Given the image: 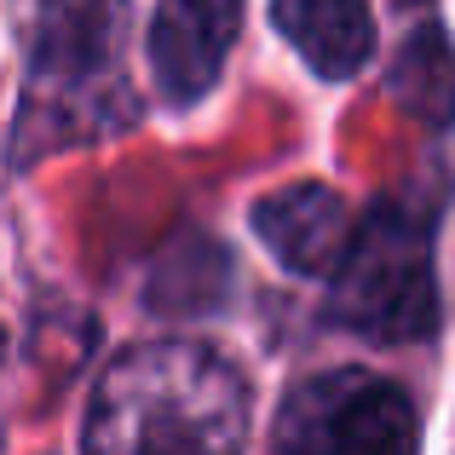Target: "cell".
I'll return each mask as SVG.
<instances>
[{
    "instance_id": "5b68a950",
    "label": "cell",
    "mask_w": 455,
    "mask_h": 455,
    "mask_svg": "<svg viewBox=\"0 0 455 455\" xmlns=\"http://www.w3.org/2000/svg\"><path fill=\"white\" fill-rule=\"evenodd\" d=\"M243 29V0H162L150 18V76L173 104L208 99Z\"/></svg>"
},
{
    "instance_id": "6da1fadb",
    "label": "cell",
    "mask_w": 455,
    "mask_h": 455,
    "mask_svg": "<svg viewBox=\"0 0 455 455\" xmlns=\"http://www.w3.org/2000/svg\"><path fill=\"white\" fill-rule=\"evenodd\" d=\"M248 387L190 340H150L116 357L87 410V455H243Z\"/></svg>"
},
{
    "instance_id": "52a82bcc",
    "label": "cell",
    "mask_w": 455,
    "mask_h": 455,
    "mask_svg": "<svg viewBox=\"0 0 455 455\" xmlns=\"http://www.w3.org/2000/svg\"><path fill=\"white\" fill-rule=\"evenodd\" d=\"M277 29L323 81H346L375 52V23L363 0H271Z\"/></svg>"
},
{
    "instance_id": "277c9868",
    "label": "cell",
    "mask_w": 455,
    "mask_h": 455,
    "mask_svg": "<svg viewBox=\"0 0 455 455\" xmlns=\"http://www.w3.org/2000/svg\"><path fill=\"white\" fill-rule=\"evenodd\" d=\"M116 58V0H46L35 23V58H29V104L18 122V145L29 150L35 133H52L64 104H110Z\"/></svg>"
},
{
    "instance_id": "ba28073f",
    "label": "cell",
    "mask_w": 455,
    "mask_h": 455,
    "mask_svg": "<svg viewBox=\"0 0 455 455\" xmlns=\"http://www.w3.org/2000/svg\"><path fill=\"white\" fill-rule=\"evenodd\" d=\"M387 92L410 116H421L427 127L455 122V52H450V35L438 29V23H421V29L398 46Z\"/></svg>"
},
{
    "instance_id": "3957f363",
    "label": "cell",
    "mask_w": 455,
    "mask_h": 455,
    "mask_svg": "<svg viewBox=\"0 0 455 455\" xmlns=\"http://www.w3.org/2000/svg\"><path fill=\"white\" fill-rule=\"evenodd\" d=\"M277 455H415V410L392 380L329 369L283 398Z\"/></svg>"
},
{
    "instance_id": "8992f818",
    "label": "cell",
    "mask_w": 455,
    "mask_h": 455,
    "mask_svg": "<svg viewBox=\"0 0 455 455\" xmlns=\"http://www.w3.org/2000/svg\"><path fill=\"white\" fill-rule=\"evenodd\" d=\"M248 220L271 259L294 277H334L352 243V208L329 185H289L277 196H259Z\"/></svg>"
},
{
    "instance_id": "7a4b0ae2",
    "label": "cell",
    "mask_w": 455,
    "mask_h": 455,
    "mask_svg": "<svg viewBox=\"0 0 455 455\" xmlns=\"http://www.w3.org/2000/svg\"><path fill=\"white\" fill-rule=\"evenodd\" d=\"M329 317L363 340L410 346L438 329V283H433V225L410 202H375L334 266Z\"/></svg>"
}]
</instances>
